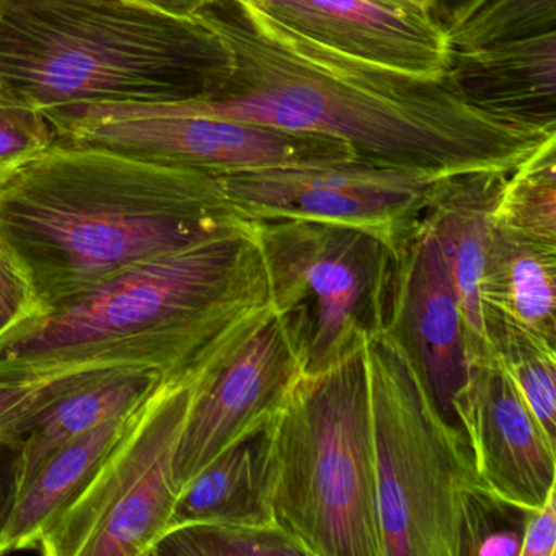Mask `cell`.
I'll use <instances>...</instances> for the list:
<instances>
[{
    "label": "cell",
    "mask_w": 556,
    "mask_h": 556,
    "mask_svg": "<svg viewBox=\"0 0 556 556\" xmlns=\"http://www.w3.org/2000/svg\"><path fill=\"white\" fill-rule=\"evenodd\" d=\"M269 302L304 372L333 366L383 331L393 245L372 230L307 219L252 220Z\"/></svg>",
    "instance_id": "cell-7"
},
{
    "label": "cell",
    "mask_w": 556,
    "mask_h": 556,
    "mask_svg": "<svg viewBox=\"0 0 556 556\" xmlns=\"http://www.w3.org/2000/svg\"><path fill=\"white\" fill-rule=\"evenodd\" d=\"M364 344L299 374L260 431L273 519L305 556H383Z\"/></svg>",
    "instance_id": "cell-5"
},
{
    "label": "cell",
    "mask_w": 556,
    "mask_h": 556,
    "mask_svg": "<svg viewBox=\"0 0 556 556\" xmlns=\"http://www.w3.org/2000/svg\"><path fill=\"white\" fill-rule=\"evenodd\" d=\"M441 28L460 51L555 34L556 0H468Z\"/></svg>",
    "instance_id": "cell-23"
},
{
    "label": "cell",
    "mask_w": 556,
    "mask_h": 556,
    "mask_svg": "<svg viewBox=\"0 0 556 556\" xmlns=\"http://www.w3.org/2000/svg\"><path fill=\"white\" fill-rule=\"evenodd\" d=\"M194 18L229 48L230 76L206 99L138 105L328 136L367 164L434 175L513 172L556 136L471 109L445 74L415 76L330 50L249 0H211Z\"/></svg>",
    "instance_id": "cell-1"
},
{
    "label": "cell",
    "mask_w": 556,
    "mask_h": 556,
    "mask_svg": "<svg viewBox=\"0 0 556 556\" xmlns=\"http://www.w3.org/2000/svg\"><path fill=\"white\" fill-rule=\"evenodd\" d=\"M468 0H432L431 14L435 18L439 25L451 17L457 9L462 5L467 4Z\"/></svg>",
    "instance_id": "cell-31"
},
{
    "label": "cell",
    "mask_w": 556,
    "mask_h": 556,
    "mask_svg": "<svg viewBox=\"0 0 556 556\" xmlns=\"http://www.w3.org/2000/svg\"><path fill=\"white\" fill-rule=\"evenodd\" d=\"M556 488L546 494L542 506L523 509L522 545L519 556H555Z\"/></svg>",
    "instance_id": "cell-29"
},
{
    "label": "cell",
    "mask_w": 556,
    "mask_h": 556,
    "mask_svg": "<svg viewBox=\"0 0 556 556\" xmlns=\"http://www.w3.org/2000/svg\"><path fill=\"white\" fill-rule=\"evenodd\" d=\"M56 141L97 146L214 177L359 161L328 136L219 116L152 112L138 103H77L43 110Z\"/></svg>",
    "instance_id": "cell-9"
},
{
    "label": "cell",
    "mask_w": 556,
    "mask_h": 556,
    "mask_svg": "<svg viewBox=\"0 0 556 556\" xmlns=\"http://www.w3.org/2000/svg\"><path fill=\"white\" fill-rule=\"evenodd\" d=\"M556 243L493 226L483 273L481 307L491 308L556 343Z\"/></svg>",
    "instance_id": "cell-19"
},
{
    "label": "cell",
    "mask_w": 556,
    "mask_h": 556,
    "mask_svg": "<svg viewBox=\"0 0 556 556\" xmlns=\"http://www.w3.org/2000/svg\"><path fill=\"white\" fill-rule=\"evenodd\" d=\"M54 139L41 110L0 97V174L43 151Z\"/></svg>",
    "instance_id": "cell-27"
},
{
    "label": "cell",
    "mask_w": 556,
    "mask_h": 556,
    "mask_svg": "<svg viewBox=\"0 0 556 556\" xmlns=\"http://www.w3.org/2000/svg\"><path fill=\"white\" fill-rule=\"evenodd\" d=\"M126 4L175 18H194L211 0H123Z\"/></svg>",
    "instance_id": "cell-30"
},
{
    "label": "cell",
    "mask_w": 556,
    "mask_h": 556,
    "mask_svg": "<svg viewBox=\"0 0 556 556\" xmlns=\"http://www.w3.org/2000/svg\"><path fill=\"white\" fill-rule=\"evenodd\" d=\"M522 529L523 509L478 486L465 500L460 556H519Z\"/></svg>",
    "instance_id": "cell-26"
},
{
    "label": "cell",
    "mask_w": 556,
    "mask_h": 556,
    "mask_svg": "<svg viewBox=\"0 0 556 556\" xmlns=\"http://www.w3.org/2000/svg\"><path fill=\"white\" fill-rule=\"evenodd\" d=\"M452 409L481 483L520 509L542 506L556 488V438L533 415L493 351L468 359L467 379Z\"/></svg>",
    "instance_id": "cell-12"
},
{
    "label": "cell",
    "mask_w": 556,
    "mask_h": 556,
    "mask_svg": "<svg viewBox=\"0 0 556 556\" xmlns=\"http://www.w3.org/2000/svg\"><path fill=\"white\" fill-rule=\"evenodd\" d=\"M445 76L471 109L556 132V31L477 50H451Z\"/></svg>",
    "instance_id": "cell-16"
},
{
    "label": "cell",
    "mask_w": 556,
    "mask_h": 556,
    "mask_svg": "<svg viewBox=\"0 0 556 556\" xmlns=\"http://www.w3.org/2000/svg\"><path fill=\"white\" fill-rule=\"evenodd\" d=\"M273 314L252 220L142 260L0 337V380L92 367L180 376Z\"/></svg>",
    "instance_id": "cell-3"
},
{
    "label": "cell",
    "mask_w": 556,
    "mask_h": 556,
    "mask_svg": "<svg viewBox=\"0 0 556 556\" xmlns=\"http://www.w3.org/2000/svg\"><path fill=\"white\" fill-rule=\"evenodd\" d=\"M247 223L219 177L97 146L54 139L0 174V245L30 282L38 314Z\"/></svg>",
    "instance_id": "cell-2"
},
{
    "label": "cell",
    "mask_w": 556,
    "mask_h": 556,
    "mask_svg": "<svg viewBox=\"0 0 556 556\" xmlns=\"http://www.w3.org/2000/svg\"><path fill=\"white\" fill-rule=\"evenodd\" d=\"M509 174L481 168L442 175L429 187L419 214L454 279L467 337V359L490 350L484 340L480 282L494 210Z\"/></svg>",
    "instance_id": "cell-15"
},
{
    "label": "cell",
    "mask_w": 556,
    "mask_h": 556,
    "mask_svg": "<svg viewBox=\"0 0 556 556\" xmlns=\"http://www.w3.org/2000/svg\"><path fill=\"white\" fill-rule=\"evenodd\" d=\"M494 226L526 239L556 243V136L507 175L494 210Z\"/></svg>",
    "instance_id": "cell-22"
},
{
    "label": "cell",
    "mask_w": 556,
    "mask_h": 556,
    "mask_svg": "<svg viewBox=\"0 0 556 556\" xmlns=\"http://www.w3.org/2000/svg\"><path fill=\"white\" fill-rule=\"evenodd\" d=\"M232 71L198 18L123 0H0V97L31 109L206 99Z\"/></svg>",
    "instance_id": "cell-4"
},
{
    "label": "cell",
    "mask_w": 556,
    "mask_h": 556,
    "mask_svg": "<svg viewBox=\"0 0 556 556\" xmlns=\"http://www.w3.org/2000/svg\"><path fill=\"white\" fill-rule=\"evenodd\" d=\"M38 312L30 282L8 250L0 245V337Z\"/></svg>",
    "instance_id": "cell-28"
},
{
    "label": "cell",
    "mask_w": 556,
    "mask_h": 556,
    "mask_svg": "<svg viewBox=\"0 0 556 556\" xmlns=\"http://www.w3.org/2000/svg\"><path fill=\"white\" fill-rule=\"evenodd\" d=\"M387 2L402 5V8L418 9V11H426L431 14L432 0H387Z\"/></svg>",
    "instance_id": "cell-32"
},
{
    "label": "cell",
    "mask_w": 556,
    "mask_h": 556,
    "mask_svg": "<svg viewBox=\"0 0 556 556\" xmlns=\"http://www.w3.org/2000/svg\"><path fill=\"white\" fill-rule=\"evenodd\" d=\"M483 331L533 415L556 438V343L488 307H483Z\"/></svg>",
    "instance_id": "cell-21"
},
{
    "label": "cell",
    "mask_w": 556,
    "mask_h": 556,
    "mask_svg": "<svg viewBox=\"0 0 556 556\" xmlns=\"http://www.w3.org/2000/svg\"><path fill=\"white\" fill-rule=\"evenodd\" d=\"M442 175L363 161L271 168L219 177L240 216L307 219L372 230L395 245L418 219Z\"/></svg>",
    "instance_id": "cell-10"
},
{
    "label": "cell",
    "mask_w": 556,
    "mask_h": 556,
    "mask_svg": "<svg viewBox=\"0 0 556 556\" xmlns=\"http://www.w3.org/2000/svg\"><path fill=\"white\" fill-rule=\"evenodd\" d=\"M260 431L230 445L181 488L168 530L198 522H275L260 473Z\"/></svg>",
    "instance_id": "cell-20"
},
{
    "label": "cell",
    "mask_w": 556,
    "mask_h": 556,
    "mask_svg": "<svg viewBox=\"0 0 556 556\" xmlns=\"http://www.w3.org/2000/svg\"><path fill=\"white\" fill-rule=\"evenodd\" d=\"M149 392L125 412L116 413L83 438L61 448L31 478L25 490L8 503L4 516L0 517V555L34 549L45 530L128 431Z\"/></svg>",
    "instance_id": "cell-17"
},
{
    "label": "cell",
    "mask_w": 556,
    "mask_h": 556,
    "mask_svg": "<svg viewBox=\"0 0 556 556\" xmlns=\"http://www.w3.org/2000/svg\"><path fill=\"white\" fill-rule=\"evenodd\" d=\"M330 50L421 77L444 76L448 43L429 12L387 0H249Z\"/></svg>",
    "instance_id": "cell-14"
},
{
    "label": "cell",
    "mask_w": 556,
    "mask_h": 556,
    "mask_svg": "<svg viewBox=\"0 0 556 556\" xmlns=\"http://www.w3.org/2000/svg\"><path fill=\"white\" fill-rule=\"evenodd\" d=\"M128 370L71 367L25 379L0 380V442L17 444L31 421L71 393Z\"/></svg>",
    "instance_id": "cell-25"
},
{
    "label": "cell",
    "mask_w": 556,
    "mask_h": 556,
    "mask_svg": "<svg viewBox=\"0 0 556 556\" xmlns=\"http://www.w3.org/2000/svg\"><path fill=\"white\" fill-rule=\"evenodd\" d=\"M305 556L276 522H198L167 530L151 556Z\"/></svg>",
    "instance_id": "cell-24"
},
{
    "label": "cell",
    "mask_w": 556,
    "mask_h": 556,
    "mask_svg": "<svg viewBox=\"0 0 556 556\" xmlns=\"http://www.w3.org/2000/svg\"><path fill=\"white\" fill-rule=\"evenodd\" d=\"M302 372L298 351L273 312L198 390L175 454L178 491L230 445L260 431Z\"/></svg>",
    "instance_id": "cell-11"
},
{
    "label": "cell",
    "mask_w": 556,
    "mask_h": 556,
    "mask_svg": "<svg viewBox=\"0 0 556 556\" xmlns=\"http://www.w3.org/2000/svg\"><path fill=\"white\" fill-rule=\"evenodd\" d=\"M230 351L180 376L159 379L128 431L31 552L45 556H151L170 527L180 493L174 478L175 454L198 390Z\"/></svg>",
    "instance_id": "cell-8"
},
{
    "label": "cell",
    "mask_w": 556,
    "mask_h": 556,
    "mask_svg": "<svg viewBox=\"0 0 556 556\" xmlns=\"http://www.w3.org/2000/svg\"><path fill=\"white\" fill-rule=\"evenodd\" d=\"M383 556H460L468 494L484 486L460 426L386 333L364 344Z\"/></svg>",
    "instance_id": "cell-6"
},
{
    "label": "cell",
    "mask_w": 556,
    "mask_h": 556,
    "mask_svg": "<svg viewBox=\"0 0 556 556\" xmlns=\"http://www.w3.org/2000/svg\"><path fill=\"white\" fill-rule=\"evenodd\" d=\"M383 333L418 367L442 415L457 425L452 403L468 367L464 318L447 263L419 217L393 245Z\"/></svg>",
    "instance_id": "cell-13"
},
{
    "label": "cell",
    "mask_w": 556,
    "mask_h": 556,
    "mask_svg": "<svg viewBox=\"0 0 556 556\" xmlns=\"http://www.w3.org/2000/svg\"><path fill=\"white\" fill-rule=\"evenodd\" d=\"M165 374L128 370L113 374L64 396L34 419L18 439V455L8 503L25 490L45 464L71 442L86 435L116 413L135 405Z\"/></svg>",
    "instance_id": "cell-18"
}]
</instances>
